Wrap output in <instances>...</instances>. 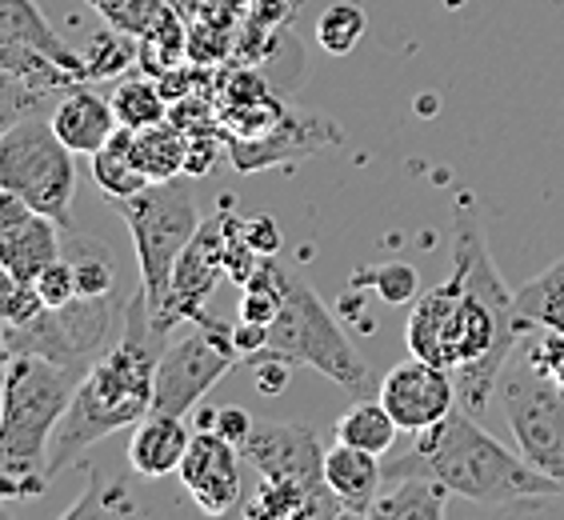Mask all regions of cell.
<instances>
[{"label":"cell","mask_w":564,"mask_h":520,"mask_svg":"<svg viewBox=\"0 0 564 520\" xmlns=\"http://www.w3.org/2000/svg\"><path fill=\"white\" fill-rule=\"evenodd\" d=\"M88 4L109 21V29H120V33L137 36V41L144 33H152L173 12L169 0H88Z\"/></svg>","instance_id":"obj_31"},{"label":"cell","mask_w":564,"mask_h":520,"mask_svg":"<svg viewBox=\"0 0 564 520\" xmlns=\"http://www.w3.org/2000/svg\"><path fill=\"white\" fill-rule=\"evenodd\" d=\"M340 129L325 117H281L261 137H228V156L237 173H261L269 164L301 161L308 152L337 144Z\"/></svg>","instance_id":"obj_15"},{"label":"cell","mask_w":564,"mask_h":520,"mask_svg":"<svg viewBox=\"0 0 564 520\" xmlns=\"http://www.w3.org/2000/svg\"><path fill=\"white\" fill-rule=\"evenodd\" d=\"M252 416L245 409H237V404H228V409H217L213 412V424H208V429H217L220 436H225V441H232V445H245V441H249V433H252Z\"/></svg>","instance_id":"obj_35"},{"label":"cell","mask_w":564,"mask_h":520,"mask_svg":"<svg viewBox=\"0 0 564 520\" xmlns=\"http://www.w3.org/2000/svg\"><path fill=\"white\" fill-rule=\"evenodd\" d=\"M36 293H41L44 308H65V304H73L76 296H80V284H76V269H73V260L61 257L53 260L48 269L36 277Z\"/></svg>","instance_id":"obj_33"},{"label":"cell","mask_w":564,"mask_h":520,"mask_svg":"<svg viewBox=\"0 0 564 520\" xmlns=\"http://www.w3.org/2000/svg\"><path fill=\"white\" fill-rule=\"evenodd\" d=\"M0 73L17 76V80L41 88V93L80 85L76 73H68V68L56 65L48 53H41V48H33L29 41H17V36H9V33H0Z\"/></svg>","instance_id":"obj_24"},{"label":"cell","mask_w":564,"mask_h":520,"mask_svg":"<svg viewBox=\"0 0 564 520\" xmlns=\"http://www.w3.org/2000/svg\"><path fill=\"white\" fill-rule=\"evenodd\" d=\"M53 129L56 137L68 144L80 156H93L109 144V137L120 129L117 109H112V97H100L93 85H73L65 97L56 100L53 109Z\"/></svg>","instance_id":"obj_16"},{"label":"cell","mask_w":564,"mask_h":520,"mask_svg":"<svg viewBox=\"0 0 564 520\" xmlns=\"http://www.w3.org/2000/svg\"><path fill=\"white\" fill-rule=\"evenodd\" d=\"M85 372L44 357H12L0 384V500L48 488V445Z\"/></svg>","instance_id":"obj_4"},{"label":"cell","mask_w":564,"mask_h":520,"mask_svg":"<svg viewBox=\"0 0 564 520\" xmlns=\"http://www.w3.org/2000/svg\"><path fill=\"white\" fill-rule=\"evenodd\" d=\"M76 152L56 137L53 120L41 112H24L12 120L0 137V188L17 193L21 201L53 217L56 225H73V196H76Z\"/></svg>","instance_id":"obj_7"},{"label":"cell","mask_w":564,"mask_h":520,"mask_svg":"<svg viewBox=\"0 0 564 520\" xmlns=\"http://www.w3.org/2000/svg\"><path fill=\"white\" fill-rule=\"evenodd\" d=\"M112 109H117V120L124 129H149V124L169 120V97H164V88L156 76L137 73L117 85Z\"/></svg>","instance_id":"obj_27"},{"label":"cell","mask_w":564,"mask_h":520,"mask_svg":"<svg viewBox=\"0 0 564 520\" xmlns=\"http://www.w3.org/2000/svg\"><path fill=\"white\" fill-rule=\"evenodd\" d=\"M12 340H9V328L0 325V380H4V372H9V365H12Z\"/></svg>","instance_id":"obj_40"},{"label":"cell","mask_w":564,"mask_h":520,"mask_svg":"<svg viewBox=\"0 0 564 520\" xmlns=\"http://www.w3.org/2000/svg\"><path fill=\"white\" fill-rule=\"evenodd\" d=\"M61 257H65V225H56L44 213H33L0 237V269H9L17 281H36Z\"/></svg>","instance_id":"obj_19"},{"label":"cell","mask_w":564,"mask_h":520,"mask_svg":"<svg viewBox=\"0 0 564 520\" xmlns=\"http://www.w3.org/2000/svg\"><path fill=\"white\" fill-rule=\"evenodd\" d=\"M65 257L73 260L76 284H80V296H109L112 284H117V264H112V249L97 245L88 237H76V228H65Z\"/></svg>","instance_id":"obj_28"},{"label":"cell","mask_w":564,"mask_h":520,"mask_svg":"<svg viewBox=\"0 0 564 520\" xmlns=\"http://www.w3.org/2000/svg\"><path fill=\"white\" fill-rule=\"evenodd\" d=\"M80 61H85V80H109V76H120L132 65H141V41L120 33V29H109V33L93 36Z\"/></svg>","instance_id":"obj_29"},{"label":"cell","mask_w":564,"mask_h":520,"mask_svg":"<svg viewBox=\"0 0 564 520\" xmlns=\"http://www.w3.org/2000/svg\"><path fill=\"white\" fill-rule=\"evenodd\" d=\"M240 448L217 433V429H200L181 461V480H185L188 497L196 509L208 517H225L240 509Z\"/></svg>","instance_id":"obj_14"},{"label":"cell","mask_w":564,"mask_h":520,"mask_svg":"<svg viewBox=\"0 0 564 520\" xmlns=\"http://www.w3.org/2000/svg\"><path fill=\"white\" fill-rule=\"evenodd\" d=\"M0 33L17 36V41H29L33 48L53 56L56 65H65L68 73H76L85 80V61H80V53H73V48L61 41V33L44 21L33 0H0Z\"/></svg>","instance_id":"obj_21"},{"label":"cell","mask_w":564,"mask_h":520,"mask_svg":"<svg viewBox=\"0 0 564 520\" xmlns=\"http://www.w3.org/2000/svg\"><path fill=\"white\" fill-rule=\"evenodd\" d=\"M109 208L132 232L137 245V269H141V289L149 296L152 316L161 313L169 284H173L176 257L200 228L193 188L185 181H156L132 196H109Z\"/></svg>","instance_id":"obj_6"},{"label":"cell","mask_w":564,"mask_h":520,"mask_svg":"<svg viewBox=\"0 0 564 520\" xmlns=\"http://www.w3.org/2000/svg\"><path fill=\"white\" fill-rule=\"evenodd\" d=\"M397 477H436L453 488V497H465L485 509H500L512 500L564 497V485L549 473L512 453L477 424L465 409H453L433 429L413 433V448L384 461V480Z\"/></svg>","instance_id":"obj_3"},{"label":"cell","mask_w":564,"mask_h":520,"mask_svg":"<svg viewBox=\"0 0 564 520\" xmlns=\"http://www.w3.org/2000/svg\"><path fill=\"white\" fill-rule=\"evenodd\" d=\"M325 453L321 436L308 424L293 421H261L252 424L249 441L240 445V456H249V465L261 473V480H281V485L304 488L308 497L325 500L345 517L340 500L325 485Z\"/></svg>","instance_id":"obj_11"},{"label":"cell","mask_w":564,"mask_h":520,"mask_svg":"<svg viewBox=\"0 0 564 520\" xmlns=\"http://www.w3.org/2000/svg\"><path fill=\"white\" fill-rule=\"evenodd\" d=\"M132 141H137V129H124V124H120L109 137V144L100 152H93V176H97V185L105 188V196H132L152 185L149 176L141 173V164H137Z\"/></svg>","instance_id":"obj_22"},{"label":"cell","mask_w":564,"mask_h":520,"mask_svg":"<svg viewBox=\"0 0 564 520\" xmlns=\"http://www.w3.org/2000/svg\"><path fill=\"white\" fill-rule=\"evenodd\" d=\"M188 445H193V433L185 429V416L149 412L141 424H132L129 465L132 473H141L149 480L169 477V473H181V461H185Z\"/></svg>","instance_id":"obj_18"},{"label":"cell","mask_w":564,"mask_h":520,"mask_svg":"<svg viewBox=\"0 0 564 520\" xmlns=\"http://www.w3.org/2000/svg\"><path fill=\"white\" fill-rule=\"evenodd\" d=\"M225 257H228V213H217V217L200 220L196 237L176 257L169 296H164L161 313L152 316L164 336L173 333V328H181L185 321H193L196 313H205V301L213 296L217 281L228 277Z\"/></svg>","instance_id":"obj_12"},{"label":"cell","mask_w":564,"mask_h":520,"mask_svg":"<svg viewBox=\"0 0 564 520\" xmlns=\"http://www.w3.org/2000/svg\"><path fill=\"white\" fill-rule=\"evenodd\" d=\"M213 161H217V137H193V132H188L185 173H188V176L213 173Z\"/></svg>","instance_id":"obj_36"},{"label":"cell","mask_w":564,"mask_h":520,"mask_svg":"<svg viewBox=\"0 0 564 520\" xmlns=\"http://www.w3.org/2000/svg\"><path fill=\"white\" fill-rule=\"evenodd\" d=\"M232 340H237L240 357L249 360V357H257V353H264V348H269V325L240 321V325H232Z\"/></svg>","instance_id":"obj_37"},{"label":"cell","mask_w":564,"mask_h":520,"mask_svg":"<svg viewBox=\"0 0 564 520\" xmlns=\"http://www.w3.org/2000/svg\"><path fill=\"white\" fill-rule=\"evenodd\" d=\"M0 384H4V380H0ZM0 512H4V500H0Z\"/></svg>","instance_id":"obj_41"},{"label":"cell","mask_w":564,"mask_h":520,"mask_svg":"<svg viewBox=\"0 0 564 520\" xmlns=\"http://www.w3.org/2000/svg\"><path fill=\"white\" fill-rule=\"evenodd\" d=\"M240 348L232 340V328L225 321L196 313L185 321V333L169 336V345L156 365V392H152V412L161 416H188L217 380L237 365Z\"/></svg>","instance_id":"obj_8"},{"label":"cell","mask_w":564,"mask_h":520,"mask_svg":"<svg viewBox=\"0 0 564 520\" xmlns=\"http://www.w3.org/2000/svg\"><path fill=\"white\" fill-rule=\"evenodd\" d=\"M409 353L456 384V404L473 416L489 409L512 353L524 340L512 293L485 245L477 205L460 196L453 208V272L413 301L404 325Z\"/></svg>","instance_id":"obj_1"},{"label":"cell","mask_w":564,"mask_h":520,"mask_svg":"<svg viewBox=\"0 0 564 520\" xmlns=\"http://www.w3.org/2000/svg\"><path fill=\"white\" fill-rule=\"evenodd\" d=\"M380 404L392 412V421L401 424V433L433 429L453 409H460L453 377L421 357L401 360V365H392L384 372V380H380Z\"/></svg>","instance_id":"obj_13"},{"label":"cell","mask_w":564,"mask_h":520,"mask_svg":"<svg viewBox=\"0 0 564 520\" xmlns=\"http://www.w3.org/2000/svg\"><path fill=\"white\" fill-rule=\"evenodd\" d=\"M453 488L436 477H397L372 500L369 517L377 520H445Z\"/></svg>","instance_id":"obj_20"},{"label":"cell","mask_w":564,"mask_h":520,"mask_svg":"<svg viewBox=\"0 0 564 520\" xmlns=\"http://www.w3.org/2000/svg\"><path fill=\"white\" fill-rule=\"evenodd\" d=\"M360 284H372L380 301H389V304H413L416 296H421V277H416V269L404 264V260H389V264L357 272V277H352V289H360Z\"/></svg>","instance_id":"obj_32"},{"label":"cell","mask_w":564,"mask_h":520,"mask_svg":"<svg viewBox=\"0 0 564 520\" xmlns=\"http://www.w3.org/2000/svg\"><path fill=\"white\" fill-rule=\"evenodd\" d=\"M365 33H369V17H365V9L352 4V0H340V4L325 9L321 21H316V44L333 56H348L365 41Z\"/></svg>","instance_id":"obj_30"},{"label":"cell","mask_w":564,"mask_h":520,"mask_svg":"<svg viewBox=\"0 0 564 520\" xmlns=\"http://www.w3.org/2000/svg\"><path fill=\"white\" fill-rule=\"evenodd\" d=\"M397 433H401V424L392 421V412L380 404V397L377 401H365V397H360L352 409L340 412V421H337L340 445L365 448V453H377V456H384L397 445Z\"/></svg>","instance_id":"obj_26"},{"label":"cell","mask_w":564,"mask_h":520,"mask_svg":"<svg viewBox=\"0 0 564 520\" xmlns=\"http://www.w3.org/2000/svg\"><path fill=\"white\" fill-rule=\"evenodd\" d=\"M249 4L252 0H200V9H205L208 21H220V24H228L240 9H249Z\"/></svg>","instance_id":"obj_39"},{"label":"cell","mask_w":564,"mask_h":520,"mask_svg":"<svg viewBox=\"0 0 564 520\" xmlns=\"http://www.w3.org/2000/svg\"><path fill=\"white\" fill-rule=\"evenodd\" d=\"M325 485L333 488V497L340 500L345 517H369L372 500L384 492V461L377 453L352 445H333L325 453Z\"/></svg>","instance_id":"obj_17"},{"label":"cell","mask_w":564,"mask_h":520,"mask_svg":"<svg viewBox=\"0 0 564 520\" xmlns=\"http://www.w3.org/2000/svg\"><path fill=\"white\" fill-rule=\"evenodd\" d=\"M517 316H521L524 333L532 328L564 333V257L517 289Z\"/></svg>","instance_id":"obj_23"},{"label":"cell","mask_w":564,"mask_h":520,"mask_svg":"<svg viewBox=\"0 0 564 520\" xmlns=\"http://www.w3.org/2000/svg\"><path fill=\"white\" fill-rule=\"evenodd\" d=\"M240 237L249 240L261 257H276V252H281V228H276V220H272V217L240 220Z\"/></svg>","instance_id":"obj_34"},{"label":"cell","mask_w":564,"mask_h":520,"mask_svg":"<svg viewBox=\"0 0 564 520\" xmlns=\"http://www.w3.org/2000/svg\"><path fill=\"white\" fill-rule=\"evenodd\" d=\"M257 357H281L289 365H308L337 380L352 397L369 392V365L360 357L337 316L328 313L316 289L304 281L293 264L281 269V313L269 325V348Z\"/></svg>","instance_id":"obj_5"},{"label":"cell","mask_w":564,"mask_h":520,"mask_svg":"<svg viewBox=\"0 0 564 520\" xmlns=\"http://www.w3.org/2000/svg\"><path fill=\"white\" fill-rule=\"evenodd\" d=\"M112 301L109 296H76L65 308H44L29 325L9 328L17 357H44L68 369L88 372L109 353Z\"/></svg>","instance_id":"obj_10"},{"label":"cell","mask_w":564,"mask_h":520,"mask_svg":"<svg viewBox=\"0 0 564 520\" xmlns=\"http://www.w3.org/2000/svg\"><path fill=\"white\" fill-rule=\"evenodd\" d=\"M500 409L509 416L517 448L524 461L564 485V389L529 365V357L509 360L497 384Z\"/></svg>","instance_id":"obj_9"},{"label":"cell","mask_w":564,"mask_h":520,"mask_svg":"<svg viewBox=\"0 0 564 520\" xmlns=\"http://www.w3.org/2000/svg\"><path fill=\"white\" fill-rule=\"evenodd\" d=\"M36 208L29 205V201H21L17 193H9V188H0V237L4 232H12V228L21 225V220L33 217Z\"/></svg>","instance_id":"obj_38"},{"label":"cell","mask_w":564,"mask_h":520,"mask_svg":"<svg viewBox=\"0 0 564 520\" xmlns=\"http://www.w3.org/2000/svg\"><path fill=\"white\" fill-rule=\"evenodd\" d=\"M132 149H137V164H141V173L149 176L152 185H156V181H173V176L185 173L188 137L176 129L173 120H161V124L137 129Z\"/></svg>","instance_id":"obj_25"},{"label":"cell","mask_w":564,"mask_h":520,"mask_svg":"<svg viewBox=\"0 0 564 520\" xmlns=\"http://www.w3.org/2000/svg\"><path fill=\"white\" fill-rule=\"evenodd\" d=\"M169 345V336L156 328L144 289L124 308V328L112 348L80 377L65 416L56 424L53 448H48V477H61L105 436L141 424L152 412L156 392V365Z\"/></svg>","instance_id":"obj_2"}]
</instances>
